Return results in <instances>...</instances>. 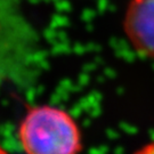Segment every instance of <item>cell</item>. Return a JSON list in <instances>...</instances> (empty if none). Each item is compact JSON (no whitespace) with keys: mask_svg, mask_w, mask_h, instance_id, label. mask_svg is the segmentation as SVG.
<instances>
[{"mask_svg":"<svg viewBox=\"0 0 154 154\" xmlns=\"http://www.w3.org/2000/svg\"><path fill=\"white\" fill-rule=\"evenodd\" d=\"M123 28L132 47L139 54L154 58V0H131Z\"/></svg>","mask_w":154,"mask_h":154,"instance_id":"obj_2","label":"cell"},{"mask_svg":"<svg viewBox=\"0 0 154 154\" xmlns=\"http://www.w3.org/2000/svg\"><path fill=\"white\" fill-rule=\"evenodd\" d=\"M18 140L29 154H74L83 147L75 120L51 105H38L26 112L20 123Z\"/></svg>","mask_w":154,"mask_h":154,"instance_id":"obj_1","label":"cell"},{"mask_svg":"<svg viewBox=\"0 0 154 154\" xmlns=\"http://www.w3.org/2000/svg\"><path fill=\"white\" fill-rule=\"evenodd\" d=\"M138 153H149V154H154V142L144 145L143 149H138Z\"/></svg>","mask_w":154,"mask_h":154,"instance_id":"obj_3","label":"cell"}]
</instances>
